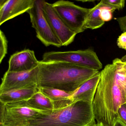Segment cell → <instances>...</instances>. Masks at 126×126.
Listing matches in <instances>:
<instances>
[{
    "label": "cell",
    "instance_id": "6da1fadb",
    "mask_svg": "<svg viewBox=\"0 0 126 126\" xmlns=\"http://www.w3.org/2000/svg\"><path fill=\"white\" fill-rule=\"evenodd\" d=\"M100 74L92 104L93 115L96 123L114 126L118 110L126 103V55L113 60Z\"/></svg>",
    "mask_w": 126,
    "mask_h": 126
},
{
    "label": "cell",
    "instance_id": "7a4b0ae2",
    "mask_svg": "<svg viewBox=\"0 0 126 126\" xmlns=\"http://www.w3.org/2000/svg\"><path fill=\"white\" fill-rule=\"evenodd\" d=\"M98 72V70L69 63L40 61L37 86L74 92Z\"/></svg>",
    "mask_w": 126,
    "mask_h": 126
},
{
    "label": "cell",
    "instance_id": "3957f363",
    "mask_svg": "<svg viewBox=\"0 0 126 126\" xmlns=\"http://www.w3.org/2000/svg\"><path fill=\"white\" fill-rule=\"evenodd\" d=\"M96 124L92 104L78 100L49 114L29 121L23 126H94Z\"/></svg>",
    "mask_w": 126,
    "mask_h": 126
},
{
    "label": "cell",
    "instance_id": "277c9868",
    "mask_svg": "<svg viewBox=\"0 0 126 126\" xmlns=\"http://www.w3.org/2000/svg\"><path fill=\"white\" fill-rule=\"evenodd\" d=\"M42 61L62 62L90 68L99 71L103 65L96 53L91 49L65 52H49L45 53Z\"/></svg>",
    "mask_w": 126,
    "mask_h": 126
},
{
    "label": "cell",
    "instance_id": "5b68a950",
    "mask_svg": "<svg viewBox=\"0 0 126 126\" xmlns=\"http://www.w3.org/2000/svg\"><path fill=\"white\" fill-rule=\"evenodd\" d=\"M52 5L61 18L75 33H81L86 30L85 26L89 9L64 0L57 1Z\"/></svg>",
    "mask_w": 126,
    "mask_h": 126
},
{
    "label": "cell",
    "instance_id": "8992f818",
    "mask_svg": "<svg viewBox=\"0 0 126 126\" xmlns=\"http://www.w3.org/2000/svg\"><path fill=\"white\" fill-rule=\"evenodd\" d=\"M44 1L34 0L32 6L27 12L29 15L32 26L35 30L36 37L44 46L61 47V43L54 34L44 15Z\"/></svg>",
    "mask_w": 126,
    "mask_h": 126
},
{
    "label": "cell",
    "instance_id": "52a82bcc",
    "mask_svg": "<svg viewBox=\"0 0 126 126\" xmlns=\"http://www.w3.org/2000/svg\"><path fill=\"white\" fill-rule=\"evenodd\" d=\"M26 101L6 104L3 123L4 126H23L29 121L47 114L27 106Z\"/></svg>",
    "mask_w": 126,
    "mask_h": 126
},
{
    "label": "cell",
    "instance_id": "ba28073f",
    "mask_svg": "<svg viewBox=\"0 0 126 126\" xmlns=\"http://www.w3.org/2000/svg\"><path fill=\"white\" fill-rule=\"evenodd\" d=\"M43 10L53 33L62 44L66 46L72 43L77 34L72 31L53 9L52 4L44 0Z\"/></svg>",
    "mask_w": 126,
    "mask_h": 126
},
{
    "label": "cell",
    "instance_id": "9c48e42d",
    "mask_svg": "<svg viewBox=\"0 0 126 126\" xmlns=\"http://www.w3.org/2000/svg\"><path fill=\"white\" fill-rule=\"evenodd\" d=\"M38 66L31 71L13 72L7 71L2 78L0 94L5 92L37 85Z\"/></svg>",
    "mask_w": 126,
    "mask_h": 126
},
{
    "label": "cell",
    "instance_id": "30bf717a",
    "mask_svg": "<svg viewBox=\"0 0 126 126\" xmlns=\"http://www.w3.org/2000/svg\"><path fill=\"white\" fill-rule=\"evenodd\" d=\"M39 63L34 51L24 50L11 56L7 71L19 72L31 71L38 67Z\"/></svg>",
    "mask_w": 126,
    "mask_h": 126
},
{
    "label": "cell",
    "instance_id": "8fae6325",
    "mask_svg": "<svg viewBox=\"0 0 126 126\" xmlns=\"http://www.w3.org/2000/svg\"><path fill=\"white\" fill-rule=\"evenodd\" d=\"M34 0H8L0 8V26L4 22L27 12Z\"/></svg>",
    "mask_w": 126,
    "mask_h": 126
},
{
    "label": "cell",
    "instance_id": "7c38bea8",
    "mask_svg": "<svg viewBox=\"0 0 126 126\" xmlns=\"http://www.w3.org/2000/svg\"><path fill=\"white\" fill-rule=\"evenodd\" d=\"M100 72L84 82L68 98L72 102L82 100L92 104L100 79Z\"/></svg>",
    "mask_w": 126,
    "mask_h": 126
},
{
    "label": "cell",
    "instance_id": "4fadbf2b",
    "mask_svg": "<svg viewBox=\"0 0 126 126\" xmlns=\"http://www.w3.org/2000/svg\"><path fill=\"white\" fill-rule=\"evenodd\" d=\"M39 90L37 85L12 90L0 94V98L6 104L26 101Z\"/></svg>",
    "mask_w": 126,
    "mask_h": 126
},
{
    "label": "cell",
    "instance_id": "5bb4252c",
    "mask_svg": "<svg viewBox=\"0 0 126 126\" xmlns=\"http://www.w3.org/2000/svg\"><path fill=\"white\" fill-rule=\"evenodd\" d=\"M26 103L29 107L43 112L47 114H51L54 110L53 102L44 95L40 90L30 99L26 101Z\"/></svg>",
    "mask_w": 126,
    "mask_h": 126
},
{
    "label": "cell",
    "instance_id": "9a60e30c",
    "mask_svg": "<svg viewBox=\"0 0 126 126\" xmlns=\"http://www.w3.org/2000/svg\"><path fill=\"white\" fill-rule=\"evenodd\" d=\"M103 5L102 1L93 8L89 9L85 29L94 30L101 27L105 23L100 17L101 9Z\"/></svg>",
    "mask_w": 126,
    "mask_h": 126
},
{
    "label": "cell",
    "instance_id": "2e32d148",
    "mask_svg": "<svg viewBox=\"0 0 126 126\" xmlns=\"http://www.w3.org/2000/svg\"><path fill=\"white\" fill-rule=\"evenodd\" d=\"M38 89L44 95L53 102L54 106L62 103L74 92L48 87H42Z\"/></svg>",
    "mask_w": 126,
    "mask_h": 126
},
{
    "label": "cell",
    "instance_id": "e0dca14e",
    "mask_svg": "<svg viewBox=\"0 0 126 126\" xmlns=\"http://www.w3.org/2000/svg\"><path fill=\"white\" fill-rule=\"evenodd\" d=\"M116 10L112 6L103 4L100 12V17L101 20L104 22L111 20L112 18V13Z\"/></svg>",
    "mask_w": 126,
    "mask_h": 126
},
{
    "label": "cell",
    "instance_id": "ac0fdd59",
    "mask_svg": "<svg viewBox=\"0 0 126 126\" xmlns=\"http://www.w3.org/2000/svg\"><path fill=\"white\" fill-rule=\"evenodd\" d=\"M104 4L112 6L116 10L122 9L125 4L124 0H102Z\"/></svg>",
    "mask_w": 126,
    "mask_h": 126
},
{
    "label": "cell",
    "instance_id": "d6986e66",
    "mask_svg": "<svg viewBox=\"0 0 126 126\" xmlns=\"http://www.w3.org/2000/svg\"><path fill=\"white\" fill-rule=\"evenodd\" d=\"M118 116L126 126V103L121 105L117 111Z\"/></svg>",
    "mask_w": 126,
    "mask_h": 126
},
{
    "label": "cell",
    "instance_id": "ffe728a7",
    "mask_svg": "<svg viewBox=\"0 0 126 126\" xmlns=\"http://www.w3.org/2000/svg\"><path fill=\"white\" fill-rule=\"evenodd\" d=\"M117 44L119 48L126 50V32L119 36L117 40Z\"/></svg>",
    "mask_w": 126,
    "mask_h": 126
},
{
    "label": "cell",
    "instance_id": "44dd1931",
    "mask_svg": "<svg viewBox=\"0 0 126 126\" xmlns=\"http://www.w3.org/2000/svg\"><path fill=\"white\" fill-rule=\"evenodd\" d=\"M121 30L123 32H126V15L118 18L117 19Z\"/></svg>",
    "mask_w": 126,
    "mask_h": 126
},
{
    "label": "cell",
    "instance_id": "7402d4cb",
    "mask_svg": "<svg viewBox=\"0 0 126 126\" xmlns=\"http://www.w3.org/2000/svg\"><path fill=\"white\" fill-rule=\"evenodd\" d=\"M7 41L6 37L2 31L0 30V50L7 48Z\"/></svg>",
    "mask_w": 126,
    "mask_h": 126
},
{
    "label": "cell",
    "instance_id": "603a6c76",
    "mask_svg": "<svg viewBox=\"0 0 126 126\" xmlns=\"http://www.w3.org/2000/svg\"><path fill=\"white\" fill-rule=\"evenodd\" d=\"M6 104L0 98V123L3 124Z\"/></svg>",
    "mask_w": 126,
    "mask_h": 126
},
{
    "label": "cell",
    "instance_id": "cb8c5ba5",
    "mask_svg": "<svg viewBox=\"0 0 126 126\" xmlns=\"http://www.w3.org/2000/svg\"><path fill=\"white\" fill-rule=\"evenodd\" d=\"M7 53V48L2 49L0 50V63L6 55Z\"/></svg>",
    "mask_w": 126,
    "mask_h": 126
},
{
    "label": "cell",
    "instance_id": "d4e9b609",
    "mask_svg": "<svg viewBox=\"0 0 126 126\" xmlns=\"http://www.w3.org/2000/svg\"><path fill=\"white\" fill-rule=\"evenodd\" d=\"M115 126H126L118 116Z\"/></svg>",
    "mask_w": 126,
    "mask_h": 126
},
{
    "label": "cell",
    "instance_id": "484cf974",
    "mask_svg": "<svg viewBox=\"0 0 126 126\" xmlns=\"http://www.w3.org/2000/svg\"><path fill=\"white\" fill-rule=\"evenodd\" d=\"M7 0H0V8L4 4Z\"/></svg>",
    "mask_w": 126,
    "mask_h": 126
},
{
    "label": "cell",
    "instance_id": "4316f807",
    "mask_svg": "<svg viewBox=\"0 0 126 126\" xmlns=\"http://www.w3.org/2000/svg\"><path fill=\"white\" fill-rule=\"evenodd\" d=\"M104 126L103 125H102L101 124H98L96 123V124H95V126Z\"/></svg>",
    "mask_w": 126,
    "mask_h": 126
},
{
    "label": "cell",
    "instance_id": "83f0119b",
    "mask_svg": "<svg viewBox=\"0 0 126 126\" xmlns=\"http://www.w3.org/2000/svg\"><path fill=\"white\" fill-rule=\"evenodd\" d=\"M0 126H4L3 124L0 123Z\"/></svg>",
    "mask_w": 126,
    "mask_h": 126
},
{
    "label": "cell",
    "instance_id": "f1b7e54d",
    "mask_svg": "<svg viewBox=\"0 0 126 126\" xmlns=\"http://www.w3.org/2000/svg\"></svg>",
    "mask_w": 126,
    "mask_h": 126
}]
</instances>
